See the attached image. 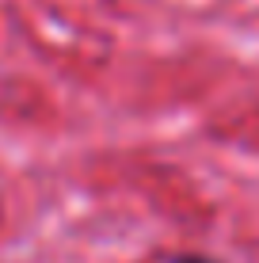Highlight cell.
<instances>
[{
  "label": "cell",
  "instance_id": "6da1fadb",
  "mask_svg": "<svg viewBox=\"0 0 259 263\" xmlns=\"http://www.w3.org/2000/svg\"><path fill=\"white\" fill-rule=\"evenodd\" d=\"M172 263H213V259H202V256H175Z\"/></svg>",
  "mask_w": 259,
  "mask_h": 263
}]
</instances>
